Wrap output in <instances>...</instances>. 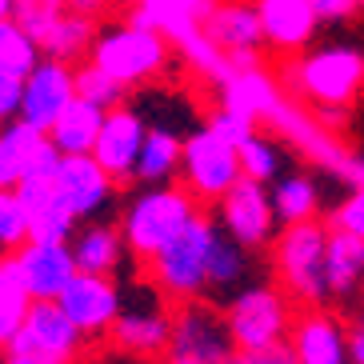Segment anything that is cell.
Segmentation results:
<instances>
[{"mask_svg":"<svg viewBox=\"0 0 364 364\" xmlns=\"http://www.w3.org/2000/svg\"><path fill=\"white\" fill-rule=\"evenodd\" d=\"M336 228H344V232H353L364 240V184H356L353 193L336 204Z\"/></svg>","mask_w":364,"mask_h":364,"instance_id":"cell-38","label":"cell"},{"mask_svg":"<svg viewBox=\"0 0 364 364\" xmlns=\"http://www.w3.org/2000/svg\"><path fill=\"white\" fill-rule=\"evenodd\" d=\"M56 196L76 220H97L108 213V204L117 200V181L100 168L92 156H60L53 172Z\"/></svg>","mask_w":364,"mask_h":364,"instance_id":"cell-14","label":"cell"},{"mask_svg":"<svg viewBox=\"0 0 364 364\" xmlns=\"http://www.w3.org/2000/svg\"><path fill=\"white\" fill-rule=\"evenodd\" d=\"M68 252H73L76 272H92L108 280L129 264V245L120 236V225L112 220H80L76 232L68 236Z\"/></svg>","mask_w":364,"mask_h":364,"instance_id":"cell-22","label":"cell"},{"mask_svg":"<svg viewBox=\"0 0 364 364\" xmlns=\"http://www.w3.org/2000/svg\"><path fill=\"white\" fill-rule=\"evenodd\" d=\"M200 216V204L184 193L181 184H152L129 196L120 208V236L129 245V257L149 264L164 245H172L184 228Z\"/></svg>","mask_w":364,"mask_h":364,"instance_id":"cell-2","label":"cell"},{"mask_svg":"<svg viewBox=\"0 0 364 364\" xmlns=\"http://www.w3.org/2000/svg\"><path fill=\"white\" fill-rule=\"evenodd\" d=\"M124 4H144V0H124Z\"/></svg>","mask_w":364,"mask_h":364,"instance_id":"cell-48","label":"cell"},{"mask_svg":"<svg viewBox=\"0 0 364 364\" xmlns=\"http://www.w3.org/2000/svg\"><path fill=\"white\" fill-rule=\"evenodd\" d=\"M100 120H105L100 108L85 105V100H73L44 136H48V144H53L60 156H85V152H92V144H97Z\"/></svg>","mask_w":364,"mask_h":364,"instance_id":"cell-27","label":"cell"},{"mask_svg":"<svg viewBox=\"0 0 364 364\" xmlns=\"http://www.w3.org/2000/svg\"><path fill=\"white\" fill-rule=\"evenodd\" d=\"M144 117L136 112V105H117L108 108L105 120H100V132H97V144H92V161L112 176L117 184L132 181V168H136V156H140V144H144Z\"/></svg>","mask_w":364,"mask_h":364,"instance_id":"cell-17","label":"cell"},{"mask_svg":"<svg viewBox=\"0 0 364 364\" xmlns=\"http://www.w3.org/2000/svg\"><path fill=\"white\" fill-rule=\"evenodd\" d=\"M236 353L228 336L225 312L213 300H184L172 309V332H168V356L196 364H228Z\"/></svg>","mask_w":364,"mask_h":364,"instance_id":"cell-10","label":"cell"},{"mask_svg":"<svg viewBox=\"0 0 364 364\" xmlns=\"http://www.w3.org/2000/svg\"><path fill=\"white\" fill-rule=\"evenodd\" d=\"M124 97H129V88H120L117 80H112L108 73H100L92 60L76 68V100H85V105L108 112V108L124 105Z\"/></svg>","mask_w":364,"mask_h":364,"instance_id":"cell-33","label":"cell"},{"mask_svg":"<svg viewBox=\"0 0 364 364\" xmlns=\"http://www.w3.org/2000/svg\"><path fill=\"white\" fill-rule=\"evenodd\" d=\"M56 16H60V0H16V12H12V21L21 24L36 44L44 41V33L53 28Z\"/></svg>","mask_w":364,"mask_h":364,"instance_id":"cell-35","label":"cell"},{"mask_svg":"<svg viewBox=\"0 0 364 364\" xmlns=\"http://www.w3.org/2000/svg\"><path fill=\"white\" fill-rule=\"evenodd\" d=\"M73 100H76V68L65 65V60L41 56V65L21 80V108H16V120L48 132Z\"/></svg>","mask_w":364,"mask_h":364,"instance_id":"cell-13","label":"cell"},{"mask_svg":"<svg viewBox=\"0 0 364 364\" xmlns=\"http://www.w3.org/2000/svg\"><path fill=\"white\" fill-rule=\"evenodd\" d=\"M181 188L196 204H216L220 196L240 181V152L232 140L213 132L208 124L184 136L181 149Z\"/></svg>","mask_w":364,"mask_h":364,"instance_id":"cell-7","label":"cell"},{"mask_svg":"<svg viewBox=\"0 0 364 364\" xmlns=\"http://www.w3.org/2000/svg\"><path fill=\"white\" fill-rule=\"evenodd\" d=\"M252 9L264 33V48H277L280 56H296L312 48L321 21L309 9V0H252Z\"/></svg>","mask_w":364,"mask_h":364,"instance_id":"cell-20","label":"cell"},{"mask_svg":"<svg viewBox=\"0 0 364 364\" xmlns=\"http://www.w3.org/2000/svg\"><path fill=\"white\" fill-rule=\"evenodd\" d=\"M172 300L164 296L149 277L132 280L120 289V312L108 336L136 356H161L168 353V332H172Z\"/></svg>","mask_w":364,"mask_h":364,"instance_id":"cell-6","label":"cell"},{"mask_svg":"<svg viewBox=\"0 0 364 364\" xmlns=\"http://www.w3.org/2000/svg\"><path fill=\"white\" fill-rule=\"evenodd\" d=\"M277 85L260 76L257 68H236V76H228V92H225V105L228 108H240L245 117L260 120L277 108Z\"/></svg>","mask_w":364,"mask_h":364,"instance_id":"cell-30","label":"cell"},{"mask_svg":"<svg viewBox=\"0 0 364 364\" xmlns=\"http://www.w3.org/2000/svg\"><path fill=\"white\" fill-rule=\"evenodd\" d=\"M12 12H16V0H0V21H12Z\"/></svg>","mask_w":364,"mask_h":364,"instance_id":"cell-44","label":"cell"},{"mask_svg":"<svg viewBox=\"0 0 364 364\" xmlns=\"http://www.w3.org/2000/svg\"><path fill=\"white\" fill-rule=\"evenodd\" d=\"M208 129L213 132H220V136L225 140H232V144H240V140L248 136V132L257 129V120L252 117H245V112H240V108H216L213 117H208Z\"/></svg>","mask_w":364,"mask_h":364,"instance_id":"cell-37","label":"cell"},{"mask_svg":"<svg viewBox=\"0 0 364 364\" xmlns=\"http://www.w3.org/2000/svg\"><path fill=\"white\" fill-rule=\"evenodd\" d=\"M80 348H85V336L76 332V324L65 312L56 309V300H33L24 324L4 344V353L24 356L33 364H73L80 356Z\"/></svg>","mask_w":364,"mask_h":364,"instance_id":"cell-11","label":"cell"},{"mask_svg":"<svg viewBox=\"0 0 364 364\" xmlns=\"http://www.w3.org/2000/svg\"><path fill=\"white\" fill-rule=\"evenodd\" d=\"M76 225H80V220H76L65 204H60V196H56L53 208H44L33 225H28V236H36V240H65L68 245V236L76 232Z\"/></svg>","mask_w":364,"mask_h":364,"instance_id":"cell-36","label":"cell"},{"mask_svg":"<svg viewBox=\"0 0 364 364\" xmlns=\"http://www.w3.org/2000/svg\"><path fill=\"white\" fill-rule=\"evenodd\" d=\"M260 284V257L252 248L236 245L232 236L216 228L213 252H208V284H204V300L213 304H228L236 292Z\"/></svg>","mask_w":364,"mask_h":364,"instance_id":"cell-21","label":"cell"},{"mask_svg":"<svg viewBox=\"0 0 364 364\" xmlns=\"http://www.w3.org/2000/svg\"><path fill=\"white\" fill-rule=\"evenodd\" d=\"M324 280L328 300H353L364 289V240L344 228H328L324 245Z\"/></svg>","mask_w":364,"mask_h":364,"instance_id":"cell-23","label":"cell"},{"mask_svg":"<svg viewBox=\"0 0 364 364\" xmlns=\"http://www.w3.org/2000/svg\"><path fill=\"white\" fill-rule=\"evenodd\" d=\"M309 9L316 12V21L321 24H341V21H353L356 16L353 0H309Z\"/></svg>","mask_w":364,"mask_h":364,"instance_id":"cell-40","label":"cell"},{"mask_svg":"<svg viewBox=\"0 0 364 364\" xmlns=\"http://www.w3.org/2000/svg\"><path fill=\"white\" fill-rule=\"evenodd\" d=\"M228 364H296L289 353V344H268V348H236Z\"/></svg>","mask_w":364,"mask_h":364,"instance_id":"cell-39","label":"cell"},{"mask_svg":"<svg viewBox=\"0 0 364 364\" xmlns=\"http://www.w3.org/2000/svg\"><path fill=\"white\" fill-rule=\"evenodd\" d=\"M12 264L21 272V284L28 292V300H56L76 272L73 252H68L65 240H36V236H28L12 252Z\"/></svg>","mask_w":364,"mask_h":364,"instance_id":"cell-18","label":"cell"},{"mask_svg":"<svg viewBox=\"0 0 364 364\" xmlns=\"http://www.w3.org/2000/svg\"><path fill=\"white\" fill-rule=\"evenodd\" d=\"M56 161H60V152L48 144L41 129L24 124V120L0 124V188H16L33 172H53Z\"/></svg>","mask_w":364,"mask_h":364,"instance_id":"cell-19","label":"cell"},{"mask_svg":"<svg viewBox=\"0 0 364 364\" xmlns=\"http://www.w3.org/2000/svg\"><path fill=\"white\" fill-rule=\"evenodd\" d=\"M181 149H184V132L156 129V124H152V129L144 132V144H140L132 181H136L140 188H152V184H176V176H181Z\"/></svg>","mask_w":364,"mask_h":364,"instance_id":"cell-25","label":"cell"},{"mask_svg":"<svg viewBox=\"0 0 364 364\" xmlns=\"http://www.w3.org/2000/svg\"><path fill=\"white\" fill-rule=\"evenodd\" d=\"M236 152H240V176H248L257 184H272L280 172H289V144L280 136H272V132L252 129L236 144Z\"/></svg>","mask_w":364,"mask_h":364,"instance_id":"cell-28","label":"cell"},{"mask_svg":"<svg viewBox=\"0 0 364 364\" xmlns=\"http://www.w3.org/2000/svg\"><path fill=\"white\" fill-rule=\"evenodd\" d=\"M0 260H4V257H0Z\"/></svg>","mask_w":364,"mask_h":364,"instance_id":"cell-49","label":"cell"},{"mask_svg":"<svg viewBox=\"0 0 364 364\" xmlns=\"http://www.w3.org/2000/svg\"><path fill=\"white\" fill-rule=\"evenodd\" d=\"M196 36L213 48L220 65L232 68H257L260 53H264V33H260L252 0H213Z\"/></svg>","mask_w":364,"mask_h":364,"instance_id":"cell-9","label":"cell"},{"mask_svg":"<svg viewBox=\"0 0 364 364\" xmlns=\"http://www.w3.org/2000/svg\"><path fill=\"white\" fill-rule=\"evenodd\" d=\"M216 240V220L213 216H196L172 245H164L156 257L144 264L149 280L172 304L184 300H204V284H208V252Z\"/></svg>","mask_w":364,"mask_h":364,"instance_id":"cell-5","label":"cell"},{"mask_svg":"<svg viewBox=\"0 0 364 364\" xmlns=\"http://www.w3.org/2000/svg\"><path fill=\"white\" fill-rule=\"evenodd\" d=\"M225 324L236 348H268L280 344L292 328V300L272 284H252V289L236 292L225 309Z\"/></svg>","mask_w":364,"mask_h":364,"instance_id":"cell-8","label":"cell"},{"mask_svg":"<svg viewBox=\"0 0 364 364\" xmlns=\"http://www.w3.org/2000/svg\"><path fill=\"white\" fill-rule=\"evenodd\" d=\"M268 200H272V213H277V225H300V220H316L324 204V193L316 176L304 168H289L280 172L277 181L268 184Z\"/></svg>","mask_w":364,"mask_h":364,"instance_id":"cell-24","label":"cell"},{"mask_svg":"<svg viewBox=\"0 0 364 364\" xmlns=\"http://www.w3.org/2000/svg\"><path fill=\"white\" fill-rule=\"evenodd\" d=\"M284 344L296 364H348V328L324 304L292 312V328Z\"/></svg>","mask_w":364,"mask_h":364,"instance_id":"cell-16","label":"cell"},{"mask_svg":"<svg viewBox=\"0 0 364 364\" xmlns=\"http://www.w3.org/2000/svg\"><path fill=\"white\" fill-rule=\"evenodd\" d=\"M208 9H213V0H144V4H136L132 21L161 28L168 41L172 36L176 41H193L200 33V21Z\"/></svg>","mask_w":364,"mask_h":364,"instance_id":"cell-26","label":"cell"},{"mask_svg":"<svg viewBox=\"0 0 364 364\" xmlns=\"http://www.w3.org/2000/svg\"><path fill=\"white\" fill-rule=\"evenodd\" d=\"M168 364H196V360H176V356H172V360Z\"/></svg>","mask_w":364,"mask_h":364,"instance_id":"cell-46","label":"cell"},{"mask_svg":"<svg viewBox=\"0 0 364 364\" xmlns=\"http://www.w3.org/2000/svg\"><path fill=\"white\" fill-rule=\"evenodd\" d=\"M88 60L100 73L112 76L120 88H140V85H152L168 68L172 41L161 28H149V24H136V21L108 24V28L97 33L92 48H88Z\"/></svg>","mask_w":364,"mask_h":364,"instance_id":"cell-3","label":"cell"},{"mask_svg":"<svg viewBox=\"0 0 364 364\" xmlns=\"http://www.w3.org/2000/svg\"><path fill=\"white\" fill-rule=\"evenodd\" d=\"M56 309L76 324L80 336H105L120 312V289H117V280H108V277L73 272V280L56 296Z\"/></svg>","mask_w":364,"mask_h":364,"instance_id":"cell-15","label":"cell"},{"mask_svg":"<svg viewBox=\"0 0 364 364\" xmlns=\"http://www.w3.org/2000/svg\"><path fill=\"white\" fill-rule=\"evenodd\" d=\"M92 41H97V24L60 9V16L53 21V28H48L44 41H41V53L48 56V60H65V65H73V60L88 56Z\"/></svg>","mask_w":364,"mask_h":364,"instance_id":"cell-29","label":"cell"},{"mask_svg":"<svg viewBox=\"0 0 364 364\" xmlns=\"http://www.w3.org/2000/svg\"><path fill=\"white\" fill-rule=\"evenodd\" d=\"M213 220L225 236H232L236 245L252 248V252L268 248L272 236L280 232L277 213H272V200H268V184H257V181H248V176H240V181L216 200Z\"/></svg>","mask_w":364,"mask_h":364,"instance_id":"cell-12","label":"cell"},{"mask_svg":"<svg viewBox=\"0 0 364 364\" xmlns=\"http://www.w3.org/2000/svg\"><path fill=\"white\" fill-rule=\"evenodd\" d=\"M16 108H21V80L0 73V124L16 120Z\"/></svg>","mask_w":364,"mask_h":364,"instance_id":"cell-41","label":"cell"},{"mask_svg":"<svg viewBox=\"0 0 364 364\" xmlns=\"http://www.w3.org/2000/svg\"><path fill=\"white\" fill-rule=\"evenodd\" d=\"M60 9L73 12V16H85V21L97 24L108 9H112V0H60Z\"/></svg>","mask_w":364,"mask_h":364,"instance_id":"cell-42","label":"cell"},{"mask_svg":"<svg viewBox=\"0 0 364 364\" xmlns=\"http://www.w3.org/2000/svg\"><path fill=\"white\" fill-rule=\"evenodd\" d=\"M41 56H44L41 44L24 33L21 24L16 21H0V73L24 80V76L41 65Z\"/></svg>","mask_w":364,"mask_h":364,"instance_id":"cell-32","label":"cell"},{"mask_svg":"<svg viewBox=\"0 0 364 364\" xmlns=\"http://www.w3.org/2000/svg\"><path fill=\"white\" fill-rule=\"evenodd\" d=\"M353 4H356V12H364V0H353Z\"/></svg>","mask_w":364,"mask_h":364,"instance_id":"cell-47","label":"cell"},{"mask_svg":"<svg viewBox=\"0 0 364 364\" xmlns=\"http://www.w3.org/2000/svg\"><path fill=\"white\" fill-rule=\"evenodd\" d=\"M284 85L316 112H344L364 92V48L348 41L304 48L284 68Z\"/></svg>","mask_w":364,"mask_h":364,"instance_id":"cell-1","label":"cell"},{"mask_svg":"<svg viewBox=\"0 0 364 364\" xmlns=\"http://www.w3.org/2000/svg\"><path fill=\"white\" fill-rule=\"evenodd\" d=\"M24 240H28V216H24L21 200L12 196V188H0V252L4 248L16 252Z\"/></svg>","mask_w":364,"mask_h":364,"instance_id":"cell-34","label":"cell"},{"mask_svg":"<svg viewBox=\"0 0 364 364\" xmlns=\"http://www.w3.org/2000/svg\"><path fill=\"white\" fill-rule=\"evenodd\" d=\"M324 245H328V228L321 220H300L284 225L272 236V277L280 292L296 300L300 309H316L328 304V280H324Z\"/></svg>","mask_w":364,"mask_h":364,"instance_id":"cell-4","label":"cell"},{"mask_svg":"<svg viewBox=\"0 0 364 364\" xmlns=\"http://www.w3.org/2000/svg\"><path fill=\"white\" fill-rule=\"evenodd\" d=\"M28 292H24L21 284V272H16V264H12V257L0 260V348L16 336V328L24 324V316H28Z\"/></svg>","mask_w":364,"mask_h":364,"instance_id":"cell-31","label":"cell"},{"mask_svg":"<svg viewBox=\"0 0 364 364\" xmlns=\"http://www.w3.org/2000/svg\"><path fill=\"white\" fill-rule=\"evenodd\" d=\"M348 364H364V316L348 324Z\"/></svg>","mask_w":364,"mask_h":364,"instance_id":"cell-43","label":"cell"},{"mask_svg":"<svg viewBox=\"0 0 364 364\" xmlns=\"http://www.w3.org/2000/svg\"><path fill=\"white\" fill-rule=\"evenodd\" d=\"M4 364H33V360H24V356H12V353H4Z\"/></svg>","mask_w":364,"mask_h":364,"instance_id":"cell-45","label":"cell"}]
</instances>
